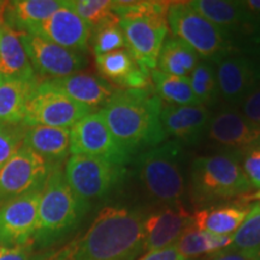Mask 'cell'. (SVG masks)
I'll return each instance as SVG.
<instances>
[{
    "label": "cell",
    "mask_w": 260,
    "mask_h": 260,
    "mask_svg": "<svg viewBox=\"0 0 260 260\" xmlns=\"http://www.w3.org/2000/svg\"><path fill=\"white\" fill-rule=\"evenodd\" d=\"M70 6L89 25L92 31L111 22H119L111 0H70Z\"/></svg>",
    "instance_id": "obj_30"
},
{
    "label": "cell",
    "mask_w": 260,
    "mask_h": 260,
    "mask_svg": "<svg viewBox=\"0 0 260 260\" xmlns=\"http://www.w3.org/2000/svg\"><path fill=\"white\" fill-rule=\"evenodd\" d=\"M0 73L3 79L38 80L22 40V32L9 27L0 34Z\"/></svg>",
    "instance_id": "obj_23"
},
{
    "label": "cell",
    "mask_w": 260,
    "mask_h": 260,
    "mask_svg": "<svg viewBox=\"0 0 260 260\" xmlns=\"http://www.w3.org/2000/svg\"><path fill=\"white\" fill-rule=\"evenodd\" d=\"M0 260H31L28 246L3 247L0 246Z\"/></svg>",
    "instance_id": "obj_38"
},
{
    "label": "cell",
    "mask_w": 260,
    "mask_h": 260,
    "mask_svg": "<svg viewBox=\"0 0 260 260\" xmlns=\"http://www.w3.org/2000/svg\"><path fill=\"white\" fill-rule=\"evenodd\" d=\"M70 153L102 158L121 167L132 159L113 138L99 112H90L70 129Z\"/></svg>",
    "instance_id": "obj_10"
},
{
    "label": "cell",
    "mask_w": 260,
    "mask_h": 260,
    "mask_svg": "<svg viewBox=\"0 0 260 260\" xmlns=\"http://www.w3.org/2000/svg\"><path fill=\"white\" fill-rule=\"evenodd\" d=\"M95 65L103 79L122 89H140L151 86V71L141 67L126 50L95 56Z\"/></svg>",
    "instance_id": "obj_19"
},
{
    "label": "cell",
    "mask_w": 260,
    "mask_h": 260,
    "mask_svg": "<svg viewBox=\"0 0 260 260\" xmlns=\"http://www.w3.org/2000/svg\"><path fill=\"white\" fill-rule=\"evenodd\" d=\"M124 174V167L105 159L74 154L68 159L64 176L74 193L86 203L111 193Z\"/></svg>",
    "instance_id": "obj_8"
},
{
    "label": "cell",
    "mask_w": 260,
    "mask_h": 260,
    "mask_svg": "<svg viewBox=\"0 0 260 260\" xmlns=\"http://www.w3.org/2000/svg\"><path fill=\"white\" fill-rule=\"evenodd\" d=\"M241 161L249 183L252 187L260 189V145L243 152Z\"/></svg>",
    "instance_id": "obj_35"
},
{
    "label": "cell",
    "mask_w": 260,
    "mask_h": 260,
    "mask_svg": "<svg viewBox=\"0 0 260 260\" xmlns=\"http://www.w3.org/2000/svg\"><path fill=\"white\" fill-rule=\"evenodd\" d=\"M68 50L84 53L88 50L92 29L70 6V0H64L59 9L42 22L32 32Z\"/></svg>",
    "instance_id": "obj_16"
},
{
    "label": "cell",
    "mask_w": 260,
    "mask_h": 260,
    "mask_svg": "<svg viewBox=\"0 0 260 260\" xmlns=\"http://www.w3.org/2000/svg\"><path fill=\"white\" fill-rule=\"evenodd\" d=\"M22 146L54 167H59L70 154V129L29 126L24 132Z\"/></svg>",
    "instance_id": "obj_21"
},
{
    "label": "cell",
    "mask_w": 260,
    "mask_h": 260,
    "mask_svg": "<svg viewBox=\"0 0 260 260\" xmlns=\"http://www.w3.org/2000/svg\"><path fill=\"white\" fill-rule=\"evenodd\" d=\"M151 81L155 94L168 105H200L190 87L189 77L174 76L154 69L151 71Z\"/></svg>",
    "instance_id": "obj_28"
},
{
    "label": "cell",
    "mask_w": 260,
    "mask_h": 260,
    "mask_svg": "<svg viewBox=\"0 0 260 260\" xmlns=\"http://www.w3.org/2000/svg\"><path fill=\"white\" fill-rule=\"evenodd\" d=\"M169 5L170 2L157 0H113L112 10L119 19L140 16H167Z\"/></svg>",
    "instance_id": "obj_32"
},
{
    "label": "cell",
    "mask_w": 260,
    "mask_h": 260,
    "mask_svg": "<svg viewBox=\"0 0 260 260\" xmlns=\"http://www.w3.org/2000/svg\"><path fill=\"white\" fill-rule=\"evenodd\" d=\"M219 95L228 106L236 107L260 83V56L232 53L216 64Z\"/></svg>",
    "instance_id": "obj_12"
},
{
    "label": "cell",
    "mask_w": 260,
    "mask_h": 260,
    "mask_svg": "<svg viewBox=\"0 0 260 260\" xmlns=\"http://www.w3.org/2000/svg\"><path fill=\"white\" fill-rule=\"evenodd\" d=\"M207 138L214 145L241 154L260 145V128L248 121L236 107H223L211 116Z\"/></svg>",
    "instance_id": "obj_15"
},
{
    "label": "cell",
    "mask_w": 260,
    "mask_h": 260,
    "mask_svg": "<svg viewBox=\"0 0 260 260\" xmlns=\"http://www.w3.org/2000/svg\"><path fill=\"white\" fill-rule=\"evenodd\" d=\"M139 260H186L178 253L176 245H172L160 251L149 252Z\"/></svg>",
    "instance_id": "obj_39"
},
{
    "label": "cell",
    "mask_w": 260,
    "mask_h": 260,
    "mask_svg": "<svg viewBox=\"0 0 260 260\" xmlns=\"http://www.w3.org/2000/svg\"><path fill=\"white\" fill-rule=\"evenodd\" d=\"M252 199H254V200H258L259 201V205H260V190L258 191V193H255L254 195H253V197H252Z\"/></svg>",
    "instance_id": "obj_42"
},
{
    "label": "cell",
    "mask_w": 260,
    "mask_h": 260,
    "mask_svg": "<svg viewBox=\"0 0 260 260\" xmlns=\"http://www.w3.org/2000/svg\"><path fill=\"white\" fill-rule=\"evenodd\" d=\"M242 115L260 128V83L241 104Z\"/></svg>",
    "instance_id": "obj_36"
},
{
    "label": "cell",
    "mask_w": 260,
    "mask_h": 260,
    "mask_svg": "<svg viewBox=\"0 0 260 260\" xmlns=\"http://www.w3.org/2000/svg\"><path fill=\"white\" fill-rule=\"evenodd\" d=\"M209 260H260V256L253 252L226 248L218 253H214Z\"/></svg>",
    "instance_id": "obj_37"
},
{
    "label": "cell",
    "mask_w": 260,
    "mask_h": 260,
    "mask_svg": "<svg viewBox=\"0 0 260 260\" xmlns=\"http://www.w3.org/2000/svg\"><path fill=\"white\" fill-rule=\"evenodd\" d=\"M144 214L125 207H105L79 240L50 260H135L144 252Z\"/></svg>",
    "instance_id": "obj_1"
},
{
    "label": "cell",
    "mask_w": 260,
    "mask_h": 260,
    "mask_svg": "<svg viewBox=\"0 0 260 260\" xmlns=\"http://www.w3.org/2000/svg\"><path fill=\"white\" fill-rule=\"evenodd\" d=\"M251 207L247 205H229L203 209L193 216V226L217 235H234L246 219Z\"/></svg>",
    "instance_id": "obj_24"
},
{
    "label": "cell",
    "mask_w": 260,
    "mask_h": 260,
    "mask_svg": "<svg viewBox=\"0 0 260 260\" xmlns=\"http://www.w3.org/2000/svg\"><path fill=\"white\" fill-rule=\"evenodd\" d=\"M193 225V216L182 205L168 206L149 214L144 220V252L168 248Z\"/></svg>",
    "instance_id": "obj_17"
},
{
    "label": "cell",
    "mask_w": 260,
    "mask_h": 260,
    "mask_svg": "<svg viewBox=\"0 0 260 260\" xmlns=\"http://www.w3.org/2000/svg\"><path fill=\"white\" fill-rule=\"evenodd\" d=\"M126 50L149 71L157 68L159 53L168 34L167 16H140L119 19Z\"/></svg>",
    "instance_id": "obj_11"
},
{
    "label": "cell",
    "mask_w": 260,
    "mask_h": 260,
    "mask_svg": "<svg viewBox=\"0 0 260 260\" xmlns=\"http://www.w3.org/2000/svg\"><path fill=\"white\" fill-rule=\"evenodd\" d=\"M189 82L200 105L210 107L217 103L219 89L213 63L200 60L189 75Z\"/></svg>",
    "instance_id": "obj_29"
},
{
    "label": "cell",
    "mask_w": 260,
    "mask_h": 260,
    "mask_svg": "<svg viewBox=\"0 0 260 260\" xmlns=\"http://www.w3.org/2000/svg\"><path fill=\"white\" fill-rule=\"evenodd\" d=\"M136 169L140 182L152 199L168 206L181 205L186 184L180 142L169 141L140 153Z\"/></svg>",
    "instance_id": "obj_4"
},
{
    "label": "cell",
    "mask_w": 260,
    "mask_h": 260,
    "mask_svg": "<svg viewBox=\"0 0 260 260\" xmlns=\"http://www.w3.org/2000/svg\"><path fill=\"white\" fill-rule=\"evenodd\" d=\"M232 242L233 235H217L209 232H201L191 225L182 234L175 245L184 259H195L200 255H212L229 248Z\"/></svg>",
    "instance_id": "obj_27"
},
{
    "label": "cell",
    "mask_w": 260,
    "mask_h": 260,
    "mask_svg": "<svg viewBox=\"0 0 260 260\" xmlns=\"http://www.w3.org/2000/svg\"><path fill=\"white\" fill-rule=\"evenodd\" d=\"M236 251L256 253L260 256V205H252L241 226L233 235L232 246Z\"/></svg>",
    "instance_id": "obj_31"
},
{
    "label": "cell",
    "mask_w": 260,
    "mask_h": 260,
    "mask_svg": "<svg viewBox=\"0 0 260 260\" xmlns=\"http://www.w3.org/2000/svg\"><path fill=\"white\" fill-rule=\"evenodd\" d=\"M186 260H198V259H186Z\"/></svg>",
    "instance_id": "obj_44"
},
{
    "label": "cell",
    "mask_w": 260,
    "mask_h": 260,
    "mask_svg": "<svg viewBox=\"0 0 260 260\" xmlns=\"http://www.w3.org/2000/svg\"><path fill=\"white\" fill-rule=\"evenodd\" d=\"M93 110L75 102L47 81L39 83L29 94L23 124L69 129Z\"/></svg>",
    "instance_id": "obj_7"
},
{
    "label": "cell",
    "mask_w": 260,
    "mask_h": 260,
    "mask_svg": "<svg viewBox=\"0 0 260 260\" xmlns=\"http://www.w3.org/2000/svg\"><path fill=\"white\" fill-rule=\"evenodd\" d=\"M235 152L204 155L191 164V193L195 200L210 203L240 197L253 189Z\"/></svg>",
    "instance_id": "obj_5"
},
{
    "label": "cell",
    "mask_w": 260,
    "mask_h": 260,
    "mask_svg": "<svg viewBox=\"0 0 260 260\" xmlns=\"http://www.w3.org/2000/svg\"><path fill=\"white\" fill-rule=\"evenodd\" d=\"M6 3L0 2V34H2L3 29L6 27L5 24V18H4V10H5Z\"/></svg>",
    "instance_id": "obj_41"
},
{
    "label": "cell",
    "mask_w": 260,
    "mask_h": 260,
    "mask_svg": "<svg viewBox=\"0 0 260 260\" xmlns=\"http://www.w3.org/2000/svg\"><path fill=\"white\" fill-rule=\"evenodd\" d=\"M200 57L189 45L178 38H170L162 44L158 57V70L174 76L189 77Z\"/></svg>",
    "instance_id": "obj_26"
},
{
    "label": "cell",
    "mask_w": 260,
    "mask_h": 260,
    "mask_svg": "<svg viewBox=\"0 0 260 260\" xmlns=\"http://www.w3.org/2000/svg\"><path fill=\"white\" fill-rule=\"evenodd\" d=\"M89 206L74 193L60 168H54L42 188L32 242L42 248L59 241L79 225Z\"/></svg>",
    "instance_id": "obj_3"
},
{
    "label": "cell",
    "mask_w": 260,
    "mask_h": 260,
    "mask_svg": "<svg viewBox=\"0 0 260 260\" xmlns=\"http://www.w3.org/2000/svg\"><path fill=\"white\" fill-rule=\"evenodd\" d=\"M90 44L95 56H102L126 47L125 38L119 27V22H111L94 29L90 37Z\"/></svg>",
    "instance_id": "obj_33"
},
{
    "label": "cell",
    "mask_w": 260,
    "mask_h": 260,
    "mask_svg": "<svg viewBox=\"0 0 260 260\" xmlns=\"http://www.w3.org/2000/svg\"><path fill=\"white\" fill-rule=\"evenodd\" d=\"M42 189L25 193L0 206V246H25L34 237Z\"/></svg>",
    "instance_id": "obj_14"
},
{
    "label": "cell",
    "mask_w": 260,
    "mask_h": 260,
    "mask_svg": "<svg viewBox=\"0 0 260 260\" xmlns=\"http://www.w3.org/2000/svg\"><path fill=\"white\" fill-rule=\"evenodd\" d=\"M211 119L209 107L204 105H164L160 123L165 135L184 145L199 144L207 134Z\"/></svg>",
    "instance_id": "obj_18"
},
{
    "label": "cell",
    "mask_w": 260,
    "mask_h": 260,
    "mask_svg": "<svg viewBox=\"0 0 260 260\" xmlns=\"http://www.w3.org/2000/svg\"><path fill=\"white\" fill-rule=\"evenodd\" d=\"M243 4L251 15L260 23V0H245Z\"/></svg>",
    "instance_id": "obj_40"
},
{
    "label": "cell",
    "mask_w": 260,
    "mask_h": 260,
    "mask_svg": "<svg viewBox=\"0 0 260 260\" xmlns=\"http://www.w3.org/2000/svg\"><path fill=\"white\" fill-rule=\"evenodd\" d=\"M2 80H3V75H2V73H0V82H2Z\"/></svg>",
    "instance_id": "obj_43"
},
{
    "label": "cell",
    "mask_w": 260,
    "mask_h": 260,
    "mask_svg": "<svg viewBox=\"0 0 260 260\" xmlns=\"http://www.w3.org/2000/svg\"><path fill=\"white\" fill-rule=\"evenodd\" d=\"M46 81L65 95L92 110H95L99 106L103 107L116 92L115 87L103 77L90 74L77 73Z\"/></svg>",
    "instance_id": "obj_20"
},
{
    "label": "cell",
    "mask_w": 260,
    "mask_h": 260,
    "mask_svg": "<svg viewBox=\"0 0 260 260\" xmlns=\"http://www.w3.org/2000/svg\"><path fill=\"white\" fill-rule=\"evenodd\" d=\"M38 80L3 79L0 82V122L9 125L23 123L25 104Z\"/></svg>",
    "instance_id": "obj_25"
},
{
    "label": "cell",
    "mask_w": 260,
    "mask_h": 260,
    "mask_svg": "<svg viewBox=\"0 0 260 260\" xmlns=\"http://www.w3.org/2000/svg\"><path fill=\"white\" fill-rule=\"evenodd\" d=\"M167 21L175 38L189 45L203 60L217 64L234 53L235 45L229 35L191 8L189 2H170Z\"/></svg>",
    "instance_id": "obj_6"
},
{
    "label": "cell",
    "mask_w": 260,
    "mask_h": 260,
    "mask_svg": "<svg viewBox=\"0 0 260 260\" xmlns=\"http://www.w3.org/2000/svg\"><path fill=\"white\" fill-rule=\"evenodd\" d=\"M63 4L64 0H16L6 3L5 24L17 31L32 34Z\"/></svg>",
    "instance_id": "obj_22"
},
{
    "label": "cell",
    "mask_w": 260,
    "mask_h": 260,
    "mask_svg": "<svg viewBox=\"0 0 260 260\" xmlns=\"http://www.w3.org/2000/svg\"><path fill=\"white\" fill-rule=\"evenodd\" d=\"M54 165L21 146L0 170V206L29 191L42 189Z\"/></svg>",
    "instance_id": "obj_9"
},
{
    "label": "cell",
    "mask_w": 260,
    "mask_h": 260,
    "mask_svg": "<svg viewBox=\"0 0 260 260\" xmlns=\"http://www.w3.org/2000/svg\"><path fill=\"white\" fill-rule=\"evenodd\" d=\"M161 107L151 84L140 89H116L99 113L116 141L133 157L167 139L160 123Z\"/></svg>",
    "instance_id": "obj_2"
},
{
    "label": "cell",
    "mask_w": 260,
    "mask_h": 260,
    "mask_svg": "<svg viewBox=\"0 0 260 260\" xmlns=\"http://www.w3.org/2000/svg\"><path fill=\"white\" fill-rule=\"evenodd\" d=\"M24 133L21 132L18 125H9L0 122V170L6 161L14 155L22 145Z\"/></svg>",
    "instance_id": "obj_34"
},
{
    "label": "cell",
    "mask_w": 260,
    "mask_h": 260,
    "mask_svg": "<svg viewBox=\"0 0 260 260\" xmlns=\"http://www.w3.org/2000/svg\"><path fill=\"white\" fill-rule=\"evenodd\" d=\"M22 40L32 69L41 76L50 79L69 76L88 64L84 53L68 50L39 35L22 32Z\"/></svg>",
    "instance_id": "obj_13"
}]
</instances>
